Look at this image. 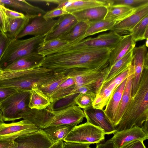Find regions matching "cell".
Here are the masks:
<instances>
[{
  "label": "cell",
  "instance_id": "30",
  "mask_svg": "<svg viewBox=\"0 0 148 148\" xmlns=\"http://www.w3.org/2000/svg\"><path fill=\"white\" fill-rule=\"evenodd\" d=\"M90 23L87 21H79L67 34L59 39L64 40L74 44L83 40L86 30Z\"/></svg>",
  "mask_w": 148,
  "mask_h": 148
},
{
  "label": "cell",
  "instance_id": "14",
  "mask_svg": "<svg viewBox=\"0 0 148 148\" xmlns=\"http://www.w3.org/2000/svg\"><path fill=\"white\" fill-rule=\"evenodd\" d=\"M83 110L87 122L102 129L105 134L116 132L115 127L106 116L103 109H96L92 107Z\"/></svg>",
  "mask_w": 148,
  "mask_h": 148
},
{
  "label": "cell",
  "instance_id": "28",
  "mask_svg": "<svg viewBox=\"0 0 148 148\" xmlns=\"http://www.w3.org/2000/svg\"><path fill=\"white\" fill-rule=\"evenodd\" d=\"M76 125L75 124L51 125L43 130L49 139L54 144L60 140H64Z\"/></svg>",
  "mask_w": 148,
  "mask_h": 148
},
{
  "label": "cell",
  "instance_id": "19",
  "mask_svg": "<svg viewBox=\"0 0 148 148\" xmlns=\"http://www.w3.org/2000/svg\"><path fill=\"white\" fill-rule=\"evenodd\" d=\"M132 53L133 50L112 66H108L104 69L102 84L98 90L103 85L119 75L130 66L132 63Z\"/></svg>",
  "mask_w": 148,
  "mask_h": 148
},
{
  "label": "cell",
  "instance_id": "13",
  "mask_svg": "<svg viewBox=\"0 0 148 148\" xmlns=\"http://www.w3.org/2000/svg\"><path fill=\"white\" fill-rule=\"evenodd\" d=\"M14 141L17 144L14 148H49L53 144L41 129L32 134L20 136Z\"/></svg>",
  "mask_w": 148,
  "mask_h": 148
},
{
  "label": "cell",
  "instance_id": "48",
  "mask_svg": "<svg viewBox=\"0 0 148 148\" xmlns=\"http://www.w3.org/2000/svg\"><path fill=\"white\" fill-rule=\"evenodd\" d=\"M96 148H116L114 143L110 139L102 143H97Z\"/></svg>",
  "mask_w": 148,
  "mask_h": 148
},
{
  "label": "cell",
  "instance_id": "29",
  "mask_svg": "<svg viewBox=\"0 0 148 148\" xmlns=\"http://www.w3.org/2000/svg\"><path fill=\"white\" fill-rule=\"evenodd\" d=\"M30 93L28 107L30 109L41 110L51 105L50 98L38 88H33Z\"/></svg>",
  "mask_w": 148,
  "mask_h": 148
},
{
  "label": "cell",
  "instance_id": "3",
  "mask_svg": "<svg viewBox=\"0 0 148 148\" xmlns=\"http://www.w3.org/2000/svg\"><path fill=\"white\" fill-rule=\"evenodd\" d=\"M53 78L51 71L42 66L19 70H3L0 73V87L30 91L33 88L48 83Z\"/></svg>",
  "mask_w": 148,
  "mask_h": 148
},
{
  "label": "cell",
  "instance_id": "6",
  "mask_svg": "<svg viewBox=\"0 0 148 148\" xmlns=\"http://www.w3.org/2000/svg\"><path fill=\"white\" fill-rule=\"evenodd\" d=\"M30 91H18L0 105L3 122L24 119L30 109L28 104Z\"/></svg>",
  "mask_w": 148,
  "mask_h": 148
},
{
  "label": "cell",
  "instance_id": "20",
  "mask_svg": "<svg viewBox=\"0 0 148 148\" xmlns=\"http://www.w3.org/2000/svg\"><path fill=\"white\" fill-rule=\"evenodd\" d=\"M136 42L131 34L123 36L116 47L111 50L109 60L110 66L121 58L135 47Z\"/></svg>",
  "mask_w": 148,
  "mask_h": 148
},
{
  "label": "cell",
  "instance_id": "7",
  "mask_svg": "<svg viewBox=\"0 0 148 148\" xmlns=\"http://www.w3.org/2000/svg\"><path fill=\"white\" fill-rule=\"evenodd\" d=\"M123 36L114 32L103 34L94 38H88L73 45L61 48L60 52L75 49H98L108 48L111 50L116 47Z\"/></svg>",
  "mask_w": 148,
  "mask_h": 148
},
{
  "label": "cell",
  "instance_id": "26",
  "mask_svg": "<svg viewBox=\"0 0 148 148\" xmlns=\"http://www.w3.org/2000/svg\"><path fill=\"white\" fill-rule=\"evenodd\" d=\"M107 8V12L104 20L115 21L117 23L140 10L123 5H110Z\"/></svg>",
  "mask_w": 148,
  "mask_h": 148
},
{
  "label": "cell",
  "instance_id": "57",
  "mask_svg": "<svg viewBox=\"0 0 148 148\" xmlns=\"http://www.w3.org/2000/svg\"><path fill=\"white\" fill-rule=\"evenodd\" d=\"M0 5H1V4H0Z\"/></svg>",
  "mask_w": 148,
  "mask_h": 148
},
{
  "label": "cell",
  "instance_id": "47",
  "mask_svg": "<svg viewBox=\"0 0 148 148\" xmlns=\"http://www.w3.org/2000/svg\"><path fill=\"white\" fill-rule=\"evenodd\" d=\"M17 145L14 141L0 139V148H15L17 146Z\"/></svg>",
  "mask_w": 148,
  "mask_h": 148
},
{
  "label": "cell",
  "instance_id": "52",
  "mask_svg": "<svg viewBox=\"0 0 148 148\" xmlns=\"http://www.w3.org/2000/svg\"><path fill=\"white\" fill-rule=\"evenodd\" d=\"M3 121L2 119V112L1 108L0 106V122Z\"/></svg>",
  "mask_w": 148,
  "mask_h": 148
},
{
  "label": "cell",
  "instance_id": "16",
  "mask_svg": "<svg viewBox=\"0 0 148 148\" xmlns=\"http://www.w3.org/2000/svg\"><path fill=\"white\" fill-rule=\"evenodd\" d=\"M110 139L116 148H121L128 143L135 140L144 141L148 139V135L142 128L134 127L131 128L120 132H116Z\"/></svg>",
  "mask_w": 148,
  "mask_h": 148
},
{
  "label": "cell",
  "instance_id": "56",
  "mask_svg": "<svg viewBox=\"0 0 148 148\" xmlns=\"http://www.w3.org/2000/svg\"></svg>",
  "mask_w": 148,
  "mask_h": 148
},
{
  "label": "cell",
  "instance_id": "24",
  "mask_svg": "<svg viewBox=\"0 0 148 148\" xmlns=\"http://www.w3.org/2000/svg\"><path fill=\"white\" fill-rule=\"evenodd\" d=\"M107 12L106 6L92 8L72 13L78 21H87L90 23L104 20Z\"/></svg>",
  "mask_w": 148,
  "mask_h": 148
},
{
  "label": "cell",
  "instance_id": "22",
  "mask_svg": "<svg viewBox=\"0 0 148 148\" xmlns=\"http://www.w3.org/2000/svg\"><path fill=\"white\" fill-rule=\"evenodd\" d=\"M0 4L24 12L32 19L38 16L43 15L46 12L42 9L35 6L26 0H0Z\"/></svg>",
  "mask_w": 148,
  "mask_h": 148
},
{
  "label": "cell",
  "instance_id": "46",
  "mask_svg": "<svg viewBox=\"0 0 148 148\" xmlns=\"http://www.w3.org/2000/svg\"><path fill=\"white\" fill-rule=\"evenodd\" d=\"M121 148H146V147L143 140L137 139L128 143Z\"/></svg>",
  "mask_w": 148,
  "mask_h": 148
},
{
  "label": "cell",
  "instance_id": "5",
  "mask_svg": "<svg viewBox=\"0 0 148 148\" xmlns=\"http://www.w3.org/2000/svg\"><path fill=\"white\" fill-rule=\"evenodd\" d=\"M46 35L34 36L27 39H9L0 60L3 70L16 60L37 52L39 46L45 41Z\"/></svg>",
  "mask_w": 148,
  "mask_h": 148
},
{
  "label": "cell",
  "instance_id": "35",
  "mask_svg": "<svg viewBox=\"0 0 148 148\" xmlns=\"http://www.w3.org/2000/svg\"><path fill=\"white\" fill-rule=\"evenodd\" d=\"M147 29H148V15L145 16L135 26L130 34L136 42L145 39V35Z\"/></svg>",
  "mask_w": 148,
  "mask_h": 148
},
{
  "label": "cell",
  "instance_id": "49",
  "mask_svg": "<svg viewBox=\"0 0 148 148\" xmlns=\"http://www.w3.org/2000/svg\"><path fill=\"white\" fill-rule=\"evenodd\" d=\"M63 140H60L53 144L49 148H62Z\"/></svg>",
  "mask_w": 148,
  "mask_h": 148
},
{
  "label": "cell",
  "instance_id": "4",
  "mask_svg": "<svg viewBox=\"0 0 148 148\" xmlns=\"http://www.w3.org/2000/svg\"><path fill=\"white\" fill-rule=\"evenodd\" d=\"M85 118L83 110L77 105L54 110L47 108L41 110L32 109L30 121L39 128L43 130L49 126L58 125H77Z\"/></svg>",
  "mask_w": 148,
  "mask_h": 148
},
{
  "label": "cell",
  "instance_id": "37",
  "mask_svg": "<svg viewBox=\"0 0 148 148\" xmlns=\"http://www.w3.org/2000/svg\"><path fill=\"white\" fill-rule=\"evenodd\" d=\"M78 94L71 95L58 100L52 103L47 108L54 110H60L68 107L77 105L74 101Z\"/></svg>",
  "mask_w": 148,
  "mask_h": 148
},
{
  "label": "cell",
  "instance_id": "42",
  "mask_svg": "<svg viewBox=\"0 0 148 148\" xmlns=\"http://www.w3.org/2000/svg\"><path fill=\"white\" fill-rule=\"evenodd\" d=\"M9 39L6 33L0 30V60L7 46Z\"/></svg>",
  "mask_w": 148,
  "mask_h": 148
},
{
  "label": "cell",
  "instance_id": "55",
  "mask_svg": "<svg viewBox=\"0 0 148 148\" xmlns=\"http://www.w3.org/2000/svg\"><path fill=\"white\" fill-rule=\"evenodd\" d=\"M88 148H90V147H88Z\"/></svg>",
  "mask_w": 148,
  "mask_h": 148
},
{
  "label": "cell",
  "instance_id": "43",
  "mask_svg": "<svg viewBox=\"0 0 148 148\" xmlns=\"http://www.w3.org/2000/svg\"><path fill=\"white\" fill-rule=\"evenodd\" d=\"M17 91L13 89L0 87V105L4 101Z\"/></svg>",
  "mask_w": 148,
  "mask_h": 148
},
{
  "label": "cell",
  "instance_id": "17",
  "mask_svg": "<svg viewBox=\"0 0 148 148\" xmlns=\"http://www.w3.org/2000/svg\"><path fill=\"white\" fill-rule=\"evenodd\" d=\"M148 15V6H147L117 23L110 30L121 36L123 34H130L135 26Z\"/></svg>",
  "mask_w": 148,
  "mask_h": 148
},
{
  "label": "cell",
  "instance_id": "9",
  "mask_svg": "<svg viewBox=\"0 0 148 148\" xmlns=\"http://www.w3.org/2000/svg\"><path fill=\"white\" fill-rule=\"evenodd\" d=\"M33 123L23 119L10 123L0 122V139L14 141L18 137L32 134L40 130Z\"/></svg>",
  "mask_w": 148,
  "mask_h": 148
},
{
  "label": "cell",
  "instance_id": "27",
  "mask_svg": "<svg viewBox=\"0 0 148 148\" xmlns=\"http://www.w3.org/2000/svg\"><path fill=\"white\" fill-rule=\"evenodd\" d=\"M133 73L131 74L127 78L126 84L117 109L113 124L115 127L120 122L132 97V89Z\"/></svg>",
  "mask_w": 148,
  "mask_h": 148
},
{
  "label": "cell",
  "instance_id": "1",
  "mask_svg": "<svg viewBox=\"0 0 148 148\" xmlns=\"http://www.w3.org/2000/svg\"><path fill=\"white\" fill-rule=\"evenodd\" d=\"M111 51L108 48L65 51L45 57L41 66L64 74L76 68L103 70L109 65Z\"/></svg>",
  "mask_w": 148,
  "mask_h": 148
},
{
  "label": "cell",
  "instance_id": "12",
  "mask_svg": "<svg viewBox=\"0 0 148 148\" xmlns=\"http://www.w3.org/2000/svg\"><path fill=\"white\" fill-rule=\"evenodd\" d=\"M104 69L103 70L74 69L67 71L64 74L74 79L75 83L74 89L82 86L96 83L103 76Z\"/></svg>",
  "mask_w": 148,
  "mask_h": 148
},
{
  "label": "cell",
  "instance_id": "45",
  "mask_svg": "<svg viewBox=\"0 0 148 148\" xmlns=\"http://www.w3.org/2000/svg\"><path fill=\"white\" fill-rule=\"evenodd\" d=\"M90 145L89 143L64 141L62 148H88Z\"/></svg>",
  "mask_w": 148,
  "mask_h": 148
},
{
  "label": "cell",
  "instance_id": "34",
  "mask_svg": "<svg viewBox=\"0 0 148 148\" xmlns=\"http://www.w3.org/2000/svg\"><path fill=\"white\" fill-rule=\"evenodd\" d=\"M96 96L95 92H88L79 93L75 98L76 104L83 109L92 107Z\"/></svg>",
  "mask_w": 148,
  "mask_h": 148
},
{
  "label": "cell",
  "instance_id": "2",
  "mask_svg": "<svg viewBox=\"0 0 148 148\" xmlns=\"http://www.w3.org/2000/svg\"><path fill=\"white\" fill-rule=\"evenodd\" d=\"M148 119V69L144 68L137 90L132 97L120 122L115 128L116 132L134 127L142 128Z\"/></svg>",
  "mask_w": 148,
  "mask_h": 148
},
{
  "label": "cell",
  "instance_id": "36",
  "mask_svg": "<svg viewBox=\"0 0 148 148\" xmlns=\"http://www.w3.org/2000/svg\"><path fill=\"white\" fill-rule=\"evenodd\" d=\"M109 6L123 5L137 10L148 6V0H108Z\"/></svg>",
  "mask_w": 148,
  "mask_h": 148
},
{
  "label": "cell",
  "instance_id": "15",
  "mask_svg": "<svg viewBox=\"0 0 148 148\" xmlns=\"http://www.w3.org/2000/svg\"><path fill=\"white\" fill-rule=\"evenodd\" d=\"M134 73V69L131 64L123 73L109 82L103 85L97 91L96 95L100 97L103 109L105 107L113 94L119 86L131 74Z\"/></svg>",
  "mask_w": 148,
  "mask_h": 148
},
{
  "label": "cell",
  "instance_id": "21",
  "mask_svg": "<svg viewBox=\"0 0 148 148\" xmlns=\"http://www.w3.org/2000/svg\"><path fill=\"white\" fill-rule=\"evenodd\" d=\"M44 57L34 52L16 60L3 70H19L40 67Z\"/></svg>",
  "mask_w": 148,
  "mask_h": 148
},
{
  "label": "cell",
  "instance_id": "11",
  "mask_svg": "<svg viewBox=\"0 0 148 148\" xmlns=\"http://www.w3.org/2000/svg\"><path fill=\"white\" fill-rule=\"evenodd\" d=\"M26 26L16 39H19L25 36H34L47 35L53 29L58 22V19H45L43 15L36 17Z\"/></svg>",
  "mask_w": 148,
  "mask_h": 148
},
{
  "label": "cell",
  "instance_id": "33",
  "mask_svg": "<svg viewBox=\"0 0 148 148\" xmlns=\"http://www.w3.org/2000/svg\"><path fill=\"white\" fill-rule=\"evenodd\" d=\"M117 23L115 21L104 20L90 23L84 36L83 39L89 36L110 30Z\"/></svg>",
  "mask_w": 148,
  "mask_h": 148
},
{
  "label": "cell",
  "instance_id": "41",
  "mask_svg": "<svg viewBox=\"0 0 148 148\" xmlns=\"http://www.w3.org/2000/svg\"><path fill=\"white\" fill-rule=\"evenodd\" d=\"M1 5L10 21L16 18H24L26 16L25 14L22 12L11 10L3 5Z\"/></svg>",
  "mask_w": 148,
  "mask_h": 148
},
{
  "label": "cell",
  "instance_id": "25",
  "mask_svg": "<svg viewBox=\"0 0 148 148\" xmlns=\"http://www.w3.org/2000/svg\"><path fill=\"white\" fill-rule=\"evenodd\" d=\"M109 6L107 0H69V3L62 9L72 14L96 7Z\"/></svg>",
  "mask_w": 148,
  "mask_h": 148
},
{
  "label": "cell",
  "instance_id": "44",
  "mask_svg": "<svg viewBox=\"0 0 148 148\" xmlns=\"http://www.w3.org/2000/svg\"><path fill=\"white\" fill-rule=\"evenodd\" d=\"M75 84L74 80L73 78L67 77L66 79L58 86L51 96L61 90L74 85Z\"/></svg>",
  "mask_w": 148,
  "mask_h": 148
},
{
  "label": "cell",
  "instance_id": "18",
  "mask_svg": "<svg viewBox=\"0 0 148 148\" xmlns=\"http://www.w3.org/2000/svg\"><path fill=\"white\" fill-rule=\"evenodd\" d=\"M52 30L46 36L45 41L59 39L68 33L77 23L75 17L72 14L62 16Z\"/></svg>",
  "mask_w": 148,
  "mask_h": 148
},
{
  "label": "cell",
  "instance_id": "32",
  "mask_svg": "<svg viewBox=\"0 0 148 148\" xmlns=\"http://www.w3.org/2000/svg\"><path fill=\"white\" fill-rule=\"evenodd\" d=\"M31 18L26 15L25 17L14 19L9 23L6 34L10 39H16L18 35L28 24Z\"/></svg>",
  "mask_w": 148,
  "mask_h": 148
},
{
  "label": "cell",
  "instance_id": "8",
  "mask_svg": "<svg viewBox=\"0 0 148 148\" xmlns=\"http://www.w3.org/2000/svg\"><path fill=\"white\" fill-rule=\"evenodd\" d=\"M105 135L102 129L86 122L76 126L64 141L90 144H97L104 139Z\"/></svg>",
  "mask_w": 148,
  "mask_h": 148
},
{
  "label": "cell",
  "instance_id": "51",
  "mask_svg": "<svg viewBox=\"0 0 148 148\" xmlns=\"http://www.w3.org/2000/svg\"><path fill=\"white\" fill-rule=\"evenodd\" d=\"M142 129L145 133L148 135V121H146L144 123Z\"/></svg>",
  "mask_w": 148,
  "mask_h": 148
},
{
  "label": "cell",
  "instance_id": "40",
  "mask_svg": "<svg viewBox=\"0 0 148 148\" xmlns=\"http://www.w3.org/2000/svg\"><path fill=\"white\" fill-rule=\"evenodd\" d=\"M10 21L3 10L2 5L0 6V28L3 32H7Z\"/></svg>",
  "mask_w": 148,
  "mask_h": 148
},
{
  "label": "cell",
  "instance_id": "39",
  "mask_svg": "<svg viewBox=\"0 0 148 148\" xmlns=\"http://www.w3.org/2000/svg\"><path fill=\"white\" fill-rule=\"evenodd\" d=\"M69 13L62 9H57L56 8L46 12L43 15V17L45 19L49 20L57 17H60Z\"/></svg>",
  "mask_w": 148,
  "mask_h": 148
},
{
  "label": "cell",
  "instance_id": "54",
  "mask_svg": "<svg viewBox=\"0 0 148 148\" xmlns=\"http://www.w3.org/2000/svg\"><path fill=\"white\" fill-rule=\"evenodd\" d=\"M2 71H3V70L1 68V67H0V73H1V72H2Z\"/></svg>",
  "mask_w": 148,
  "mask_h": 148
},
{
  "label": "cell",
  "instance_id": "38",
  "mask_svg": "<svg viewBox=\"0 0 148 148\" xmlns=\"http://www.w3.org/2000/svg\"><path fill=\"white\" fill-rule=\"evenodd\" d=\"M67 77L65 74H63L56 79L38 88L50 98L58 86Z\"/></svg>",
  "mask_w": 148,
  "mask_h": 148
},
{
  "label": "cell",
  "instance_id": "23",
  "mask_svg": "<svg viewBox=\"0 0 148 148\" xmlns=\"http://www.w3.org/2000/svg\"><path fill=\"white\" fill-rule=\"evenodd\" d=\"M127 77L122 82L114 92L103 110L106 116L113 125Z\"/></svg>",
  "mask_w": 148,
  "mask_h": 148
},
{
  "label": "cell",
  "instance_id": "10",
  "mask_svg": "<svg viewBox=\"0 0 148 148\" xmlns=\"http://www.w3.org/2000/svg\"><path fill=\"white\" fill-rule=\"evenodd\" d=\"M145 44L135 47L133 50L131 64L134 69L132 89V97L136 92L144 68H148V55Z\"/></svg>",
  "mask_w": 148,
  "mask_h": 148
},
{
  "label": "cell",
  "instance_id": "50",
  "mask_svg": "<svg viewBox=\"0 0 148 148\" xmlns=\"http://www.w3.org/2000/svg\"><path fill=\"white\" fill-rule=\"evenodd\" d=\"M69 0H64L63 1L58 5L56 8L57 9H62L69 3Z\"/></svg>",
  "mask_w": 148,
  "mask_h": 148
},
{
  "label": "cell",
  "instance_id": "53",
  "mask_svg": "<svg viewBox=\"0 0 148 148\" xmlns=\"http://www.w3.org/2000/svg\"><path fill=\"white\" fill-rule=\"evenodd\" d=\"M146 40L145 41V46L147 47L148 46V39H146Z\"/></svg>",
  "mask_w": 148,
  "mask_h": 148
},
{
  "label": "cell",
  "instance_id": "31",
  "mask_svg": "<svg viewBox=\"0 0 148 148\" xmlns=\"http://www.w3.org/2000/svg\"><path fill=\"white\" fill-rule=\"evenodd\" d=\"M69 43L59 39L44 41L38 47L37 52L38 54L45 57L53 54L56 51Z\"/></svg>",
  "mask_w": 148,
  "mask_h": 148
}]
</instances>
